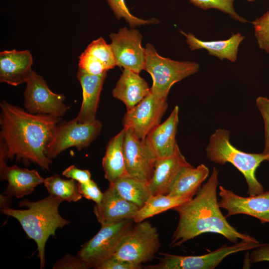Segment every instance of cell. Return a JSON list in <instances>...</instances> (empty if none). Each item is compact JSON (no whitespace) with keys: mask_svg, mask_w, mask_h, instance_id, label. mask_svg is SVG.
<instances>
[{"mask_svg":"<svg viewBox=\"0 0 269 269\" xmlns=\"http://www.w3.org/2000/svg\"><path fill=\"white\" fill-rule=\"evenodd\" d=\"M0 138L6 148L8 159L38 165L49 171V144L61 118L33 114L7 102L0 103Z\"/></svg>","mask_w":269,"mask_h":269,"instance_id":"obj_1","label":"cell"},{"mask_svg":"<svg viewBox=\"0 0 269 269\" xmlns=\"http://www.w3.org/2000/svg\"><path fill=\"white\" fill-rule=\"evenodd\" d=\"M219 172L214 167L208 181L195 197L172 209L178 214L179 221L170 247L179 246L205 233L220 234L234 244L239 239L258 241L247 234L239 232L221 213L217 196Z\"/></svg>","mask_w":269,"mask_h":269,"instance_id":"obj_2","label":"cell"},{"mask_svg":"<svg viewBox=\"0 0 269 269\" xmlns=\"http://www.w3.org/2000/svg\"><path fill=\"white\" fill-rule=\"evenodd\" d=\"M63 201L60 198L50 195L35 202L27 200L20 201L19 207H26V209H0L3 214L16 219L27 237L35 241L41 269L45 268V247L49 237L54 236L58 228L70 224L58 211Z\"/></svg>","mask_w":269,"mask_h":269,"instance_id":"obj_3","label":"cell"},{"mask_svg":"<svg viewBox=\"0 0 269 269\" xmlns=\"http://www.w3.org/2000/svg\"><path fill=\"white\" fill-rule=\"evenodd\" d=\"M230 132L220 128L210 136L206 148L208 159L216 164H233L244 175L248 187L250 196L262 194L263 186L258 180L257 169L264 161H269V153H253L237 149L230 141Z\"/></svg>","mask_w":269,"mask_h":269,"instance_id":"obj_4","label":"cell"},{"mask_svg":"<svg viewBox=\"0 0 269 269\" xmlns=\"http://www.w3.org/2000/svg\"><path fill=\"white\" fill-rule=\"evenodd\" d=\"M145 49L144 70L152 77L151 93L158 98L166 99L175 83L197 73L200 69L198 63L175 61L161 56L150 43L146 45Z\"/></svg>","mask_w":269,"mask_h":269,"instance_id":"obj_5","label":"cell"},{"mask_svg":"<svg viewBox=\"0 0 269 269\" xmlns=\"http://www.w3.org/2000/svg\"><path fill=\"white\" fill-rule=\"evenodd\" d=\"M121 240L115 257L141 265L151 261L160 247L157 229L148 221L135 223Z\"/></svg>","mask_w":269,"mask_h":269,"instance_id":"obj_6","label":"cell"},{"mask_svg":"<svg viewBox=\"0 0 269 269\" xmlns=\"http://www.w3.org/2000/svg\"><path fill=\"white\" fill-rule=\"evenodd\" d=\"M133 219H127L102 225L99 232L81 247L77 256L88 269H97L104 261L114 255L122 238L133 226Z\"/></svg>","mask_w":269,"mask_h":269,"instance_id":"obj_7","label":"cell"},{"mask_svg":"<svg viewBox=\"0 0 269 269\" xmlns=\"http://www.w3.org/2000/svg\"><path fill=\"white\" fill-rule=\"evenodd\" d=\"M257 241L241 240L231 246H223L201 256H179L160 253L159 262L145 266L148 269H213L227 256L237 252L256 249L264 245Z\"/></svg>","mask_w":269,"mask_h":269,"instance_id":"obj_8","label":"cell"},{"mask_svg":"<svg viewBox=\"0 0 269 269\" xmlns=\"http://www.w3.org/2000/svg\"><path fill=\"white\" fill-rule=\"evenodd\" d=\"M102 123L96 120L90 123H81L76 118L69 122H60L49 144L47 157L56 158L64 150L75 147L78 150L88 146L99 134Z\"/></svg>","mask_w":269,"mask_h":269,"instance_id":"obj_9","label":"cell"},{"mask_svg":"<svg viewBox=\"0 0 269 269\" xmlns=\"http://www.w3.org/2000/svg\"><path fill=\"white\" fill-rule=\"evenodd\" d=\"M24 92V107L33 114H45L61 118L69 109L62 94L52 92L40 75L32 71Z\"/></svg>","mask_w":269,"mask_h":269,"instance_id":"obj_10","label":"cell"},{"mask_svg":"<svg viewBox=\"0 0 269 269\" xmlns=\"http://www.w3.org/2000/svg\"><path fill=\"white\" fill-rule=\"evenodd\" d=\"M167 108L166 99L158 98L150 92L139 103L127 111L123 119L124 128L131 130L139 138L145 139L160 124Z\"/></svg>","mask_w":269,"mask_h":269,"instance_id":"obj_11","label":"cell"},{"mask_svg":"<svg viewBox=\"0 0 269 269\" xmlns=\"http://www.w3.org/2000/svg\"><path fill=\"white\" fill-rule=\"evenodd\" d=\"M109 36L116 66L138 74L144 69L145 49L141 45L142 36L138 30L124 27Z\"/></svg>","mask_w":269,"mask_h":269,"instance_id":"obj_12","label":"cell"},{"mask_svg":"<svg viewBox=\"0 0 269 269\" xmlns=\"http://www.w3.org/2000/svg\"><path fill=\"white\" fill-rule=\"evenodd\" d=\"M125 129L123 150L128 175L147 184L153 175L156 158L144 139Z\"/></svg>","mask_w":269,"mask_h":269,"instance_id":"obj_13","label":"cell"},{"mask_svg":"<svg viewBox=\"0 0 269 269\" xmlns=\"http://www.w3.org/2000/svg\"><path fill=\"white\" fill-rule=\"evenodd\" d=\"M219 195V205L227 211L226 218L242 214L255 217L262 224L269 223V191L245 197L220 186Z\"/></svg>","mask_w":269,"mask_h":269,"instance_id":"obj_14","label":"cell"},{"mask_svg":"<svg viewBox=\"0 0 269 269\" xmlns=\"http://www.w3.org/2000/svg\"><path fill=\"white\" fill-rule=\"evenodd\" d=\"M138 210L137 206L124 199L109 186L103 193L101 203L94 207L93 212L102 225L133 219Z\"/></svg>","mask_w":269,"mask_h":269,"instance_id":"obj_15","label":"cell"},{"mask_svg":"<svg viewBox=\"0 0 269 269\" xmlns=\"http://www.w3.org/2000/svg\"><path fill=\"white\" fill-rule=\"evenodd\" d=\"M179 107L175 106L168 118L157 126L145 138L156 160L171 156L177 145L176 134L179 123Z\"/></svg>","mask_w":269,"mask_h":269,"instance_id":"obj_16","label":"cell"},{"mask_svg":"<svg viewBox=\"0 0 269 269\" xmlns=\"http://www.w3.org/2000/svg\"><path fill=\"white\" fill-rule=\"evenodd\" d=\"M32 56L28 50L0 52V81L16 86L26 82L32 72Z\"/></svg>","mask_w":269,"mask_h":269,"instance_id":"obj_17","label":"cell"},{"mask_svg":"<svg viewBox=\"0 0 269 269\" xmlns=\"http://www.w3.org/2000/svg\"><path fill=\"white\" fill-rule=\"evenodd\" d=\"M192 166L187 161L177 145L173 155L155 161L153 175L147 183L152 196L167 194L175 178L185 167Z\"/></svg>","mask_w":269,"mask_h":269,"instance_id":"obj_18","label":"cell"},{"mask_svg":"<svg viewBox=\"0 0 269 269\" xmlns=\"http://www.w3.org/2000/svg\"><path fill=\"white\" fill-rule=\"evenodd\" d=\"M107 73L94 75L78 68L77 77L82 89L83 100L80 111L75 118L81 123L95 121L100 96Z\"/></svg>","mask_w":269,"mask_h":269,"instance_id":"obj_19","label":"cell"},{"mask_svg":"<svg viewBox=\"0 0 269 269\" xmlns=\"http://www.w3.org/2000/svg\"><path fill=\"white\" fill-rule=\"evenodd\" d=\"M116 66L111 46L102 37L93 41L79 56V68L91 75L107 73Z\"/></svg>","mask_w":269,"mask_h":269,"instance_id":"obj_20","label":"cell"},{"mask_svg":"<svg viewBox=\"0 0 269 269\" xmlns=\"http://www.w3.org/2000/svg\"><path fill=\"white\" fill-rule=\"evenodd\" d=\"M150 92L147 83L138 73L128 69L123 73L112 91L113 96L131 110Z\"/></svg>","mask_w":269,"mask_h":269,"instance_id":"obj_21","label":"cell"},{"mask_svg":"<svg viewBox=\"0 0 269 269\" xmlns=\"http://www.w3.org/2000/svg\"><path fill=\"white\" fill-rule=\"evenodd\" d=\"M0 175L1 180L8 182L4 194L16 198L31 194L44 180L35 169L22 168L16 165L7 166Z\"/></svg>","mask_w":269,"mask_h":269,"instance_id":"obj_22","label":"cell"},{"mask_svg":"<svg viewBox=\"0 0 269 269\" xmlns=\"http://www.w3.org/2000/svg\"><path fill=\"white\" fill-rule=\"evenodd\" d=\"M209 174V170L204 164L196 167L192 165L185 167L178 173L167 194L177 198L191 199L197 194Z\"/></svg>","mask_w":269,"mask_h":269,"instance_id":"obj_23","label":"cell"},{"mask_svg":"<svg viewBox=\"0 0 269 269\" xmlns=\"http://www.w3.org/2000/svg\"><path fill=\"white\" fill-rule=\"evenodd\" d=\"M180 32L186 38V43L191 50L204 49L210 55L215 56L221 60L224 59L234 62L237 58L238 48L245 38L241 33L232 34L228 39L215 41H203L196 37L191 33L183 31Z\"/></svg>","mask_w":269,"mask_h":269,"instance_id":"obj_24","label":"cell"},{"mask_svg":"<svg viewBox=\"0 0 269 269\" xmlns=\"http://www.w3.org/2000/svg\"><path fill=\"white\" fill-rule=\"evenodd\" d=\"M126 129L123 130L109 141L102 166L105 178L111 184L119 178L129 176L126 171L123 150Z\"/></svg>","mask_w":269,"mask_h":269,"instance_id":"obj_25","label":"cell"},{"mask_svg":"<svg viewBox=\"0 0 269 269\" xmlns=\"http://www.w3.org/2000/svg\"><path fill=\"white\" fill-rule=\"evenodd\" d=\"M122 197L139 208L142 207L152 196L147 184L129 176L109 184Z\"/></svg>","mask_w":269,"mask_h":269,"instance_id":"obj_26","label":"cell"},{"mask_svg":"<svg viewBox=\"0 0 269 269\" xmlns=\"http://www.w3.org/2000/svg\"><path fill=\"white\" fill-rule=\"evenodd\" d=\"M190 199L173 197L167 194L152 196L144 205L133 217L134 223H138L170 209H173Z\"/></svg>","mask_w":269,"mask_h":269,"instance_id":"obj_27","label":"cell"},{"mask_svg":"<svg viewBox=\"0 0 269 269\" xmlns=\"http://www.w3.org/2000/svg\"><path fill=\"white\" fill-rule=\"evenodd\" d=\"M43 184L50 195L60 198L67 202H77L82 198L78 191L76 181L62 179L55 174L44 179Z\"/></svg>","mask_w":269,"mask_h":269,"instance_id":"obj_28","label":"cell"},{"mask_svg":"<svg viewBox=\"0 0 269 269\" xmlns=\"http://www.w3.org/2000/svg\"><path fill=\"white\" fill-rule=\"evenodd\" d=\"M195 6L203 10L210 8L219 9L227 14L235 20L241 22H246L247 20L239 15L235 10L233 6L234 0H189Z\"/></svg>","mask_w":269,"mask_h":269,"instance_id":"obj_29","label":"cell"},{"mask_svg":"<svg viewBox=\"0 0 269 269\" xmlns=\"http://www.w3.org/2000/svg\"><path fill=\"white\" fill-rule=\"evenodd\" d=\"M107 0L116 17L119 19L124 18L132 28L137 25L153 23L157 21L156 19L145 20L134 16L130 12L125 0Z\"/></svg>","mask_w":269,"mask_h":269,"instance_id":"obj_30","label":"cell"},{"mask_svg":"<svg viewBox=\"0 0 269 269\" xmlns=\"http://www.w3.org/2000/svg\"><path fill=\"white\" fill-rule=\"evenodd\" d=\"M252 23L259 47L269 54V10Z\"/></svg>","mask_w":269,"mask_h":269,"instance_id":"obj_31","label":"cell"},{"mask_svg":"<svg viewBox=\"0 0 269 269\" xmlns=\"http://www.w3.org/2000/svg\"><path fill=\"white\" fill-rule=\"evenodd\" d=\"M256 105L264 120L265 125V146L263 153H269V99L259 97L256 100Z\"/></svg>","mask_w":269,"mask_h":269,"instance_id":"obj_32","label":"cell"},{"mask_svg":"<svg viewBox=\"0 0 269 269\" xmlns=\"http://www.w3.org/2000/svg\"><path fill=\"white\" fill-rule=\"evenodd\" d=\"M79 193L88 200H92L96 204H99L102 199V193L94 181L91 179L87 183H78Z\"/></svg>","mask_w":269,"mask_h":269,"instance_id":"obj_33","label":"cell"},{"mask_svg":"<svg viewBox=\"0 0 269 269\" xmlns=\"http://www.w3.org/2000/svg\"><path fill=\"white\" fill-rule=\"evenodd\" d=\"M141 265L119 259L114 256L104 261L97 269H140Z\"/></svg>","mask_w":269,"mask_h":269,"instance_id":"obj_34","label":"cell"},{"mask_svg":"<svg viewBox=\"0 0 269 269\" xmlns=\"http://www.w3.org/2000/svg\"><path fill=\"white\" fill-rule=\"evenodd\" d=\"M53 269H87L86 265L77 256L66 255L55 263Z\"/></svg>","mask_w":269,"mask_h":269,"instance_id":"obj_35","label":"cell"},{"mask_svg":"<svg viewBox=\"0 0 269 269\" xmlns=\"http://www.w3.org/2000/svg\"><path fill=\"white\" fill-rule=\"evenodd\" d=\"M62 175L77 181L78 183H87L91 179V174L89 170L80 169L74 165H70L66 168L63 171Z\"/></svg>","mask_w":269,"mask_h":269,"instance_id":"obj_36","label":"cell"},{"mask_svg":"<svg viewBox=\"0 0 269 269\" xmlns=\"http://www.w3.org/2000/svg\"><path fill=\"white\" fill-rule=\"evenodd\" d=\"M250 259L253 263L269 262V244L265 243L264 245L256 248L252 253Z\"/></svg>","mask_w":269,"mask_h":269,"instance_id":"obj_37","label":"cell"},{"mask_svg":"<svg viewBox=\"0 0 269 269\" xmlns=\"http://www.w3.org/2000/svg\"><path fill=\"white\" fill-rule=\"evenodd\" d=\"M7 159L6 146L3 141L0 138V173L7 166L6 164Z\"/></svg>","mask_w":269,"mask_h":269,"instance_id":"obj_38","label":"cell"},{"mask_svg":"<svg viewBox=\"0 0 269 269\" xmlns=\"http://www.w3.org/2000/svg\"><path fill=\"white\" fill-rule=\"evenodd\" d=\"M11 197L6 195H0V209L9 208Z\"/></svg>","mask_w":269,"mask_h":269,"instance_id":"obj_39","label":"cell"},{"mask_svg":"<svg viewBox=\"0 0 269 269\" xmlns=\"http://www.w3.org/2000/svg\"><path fill=\"white\" fill-rule=\"evenodd\" d=\"M248 0L249 1H255L256 0Z\"/></svg>","mask_w":269,"mask_h":269,"instance_id":"obj_40","label":"cell"}]
</instances>
